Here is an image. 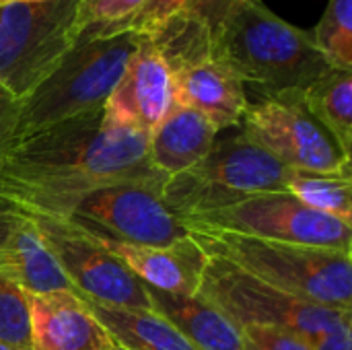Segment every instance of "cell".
Returning <instances> with one entry per match:
<instances>
[{
	"mask_svg": "<svg viewBox=\"0 0 352 350\" xmlns=\"http://www.w3.org/2000/svg\"><path fill=\"white\" fill-rule=\"evenodd\" d=\"M0 342L19 350H31L27 293L0 274Z\"/></svg>",
	"mask_w": 352,
	"mask_h": 350,
	"instance_id": "23",
	"label": "cell"
},
{
	"mask_svg": "<svg viewBox=\"0 0 352 350\" xmlns=\"http://www.w3.org/2000/svg\"><path fill=\"white\" fill-rule=\"evenodd\" d=\"M21 215V221L0 245V274L21 287L27 295L72 289L33 221L23 210Z\"/></svg>",
	"mask_w": 352,
	"mask_h": 350,
	"instance_id": "17",
	"label": "cell"
},
{
	"mask_svg": "<svg viewBox=\"0 0 352 350\" xmlns=\"http://www.w3.org/2000/svg\"><path fill=\"white\" fill-rule=\"evenodd\" d=\"M87 233L109 254H113L142 285L165 293H179V295L198 293L202 268H204V252L196 245L192 235L188 241L177 245L151 248V245L116 241L111 237L93 231Z\"/></svg>",
	"mask_w": 352,
	"mask_h": 350,
	"instance_id": "15",
	"label": "cell"
},
{
	"mask_svg": "<svg viewBox=\"0 0 352 350\" xmlns=\"http://www.w3.org/2000/svg\"><path fill=\"white\" fill-rule=\"evenodd\" d=\"M198 295L217 305L239 328L272 326L303 336L311 347L352 311L330 309L266 285L235 264L204 254Z\"/></svg>",
	"mask_w": 352,
	"mask_h": 350,
	"instance_id": "8",
	"label": "cell"
},
{
	"mask_svg": "<svg viewBox=\"0 0 352 350\" xmlns=\"http://www.w3.org/2000/svg\"><path fill=\"white\" fill-rule=\"evenodd\" d=\"M239 128L289 169L314 173L352 171V159L307 111L301 93L250 101Z\"/></svg>",
	"mask_w": 352,
	"mask_h": 350,
	"instance_id": "10",
	"label": "cell"
},
{
	"mask_svg": "<svg viewBox=\"0 0 352 350\" xmlns=\"http://www.w3.org/2000/svg\"><path fill=\"white\" fill-rule=\"evenodd\" d=\"M217 136L219 130L210 120L173 101L169 113L148 134V161L169 179L200 163L212 149Z\"/></svg>",
	"mask_w": 352,
	"mask_h": 350,
	"instance_id": "16",
	"label": "cell"
},
{
	"mask_svg": "<svg viewBox=\"0 0 352 350\" xmlns=\"http://www.w3.org/2000/svg\"><path fill=\"white\" fill-rule=\"evenodd\" d=\"M146 289L155 311L177 326L196 350H245L241 328L202 295Z\"/></svg>",
	"mask_w": 352,
	"mask_h": 350,
	"instance_id": "18",
	"label": "cell"
},
{
	"mask_svg": "<svg viewBox=\"0 0 352 350\" xmlns=\"http://www.w3.org/2000/svg\"><path fill=\"white\" fill-rule=\"evenodd\" d=\"M198 17L210 54L260 97L303 93L334 70L309 31L283 21L262 0H204Z\"/></svg>",
	"mask_w": 352,
	"mask_h": 350,
	"instance_id": "2",
	"label": "cell"
},
{
	"mask_svg": "<svg viewBox=\"0 0 352 350\" xmlns=\"http://www.w3.org/2000/svg\"><path fill=\"white\" fill-rule=\"evenodd\" d=\"M21 101L0 87V163L14 146V132L19 124Z\"/></svg>",
	"mask_w": 352,
	"mask_h": 350,
	"instance_id": "27",
	"label": "cell"
},
{
	"mask_svg": "<svg viewBox=\"0 0 352 350\" xmlns=\"http://www.w3.org/2000/svg\"><path fill=\"white\" fill-rule=\"evenodd\" d=\"M21 208L14 206L10 200H6L4 196H0V245L4 243V239L8 237V233L14 229V225L21 221Z\"/></svg>",
	"mask_w": 352,
	"mask_h": 350,
	"instance_id": "29",
	"label": "cell"
},
{
	"mask_svg": "<svg viewBox=\"0 0 352 350\" xmlns=\"http://www.w3.org/2000/svg\"><path fill=\"white\" fill-rule=\"evenodd\" d=\"M307 111L336 140L340 151H352V70H330L301 93Z\"/></svg>",
	"mask_w": 352,
	"mask_h": 350,
	"instance_id": "20",
	"label": "cell"
},
{
	"mask_svg": "<svg viewBox=\"0 0 352 350\" xmlns=\"http://www.w3.org/2000/svg\"><path fill=\"white\" fill-rule=\"evenodd\" d=\"M165 184L128 182L87 194L68 217L78 227L134 245L169 248L190 239L188 225L163 200Z\"/></svg>",
	"mask_w": 352,
	"mask_h": 350,
	"instance_id": "11",
	"label": "cell"
},
{
	"mask_svg": "<svg viewBox=\"0 0 352 350\" xmlns=\"http://www.w3.org/2000/svg\"><path fill=\"white\" fill-rule=\"evenodd\" d=\"M241 336L245 350H314L303 336L272 326H245Z\"/></svg>",
	"mask_w": 352,
	"mask_h": 350,
	"instance_id": "26",
	"label": "cell"
},
{
	"mask_svg": "<svg viewBox=\"0 0 352 350\" xmlns=\"http://www.w3.org/2000/svg\"><path fill=\"white\" fill-rule=\"evenodd\" d=\"M175 101L171 70L148 35H138V45L116 85L105 109L122 124L151 134Z\"/></svg>",
	"mask_w": 352,
	"mask_h": 350,
	"instance_id": "13",
	"label": "cell"
},
{
	"mask_svg": "<svg viewBox=\"0 0 352 350\" xmlns=\"http://www.w3.org/2000/svg\"><path fill=\"white\" fill-rule=\"evenodd\" d=\"M93 314L124 350H196L159 311L109 307L87 299Z\"/></svg>",
	"mask_w": 352,
	"mask_h": 350,
	"instance_id": "19",
	"label": "cell"
},
{
	"mask_svg": "<svg viewBox=\"0 0 352 350\" xmlns=\"http://www.w3.org/2000/svg\"><path fill=\"white\" fill-rule=\"evenodd\" d=\"M80 0L0 4V87L23 101L78 39Z\"/></svg>",
	"mask_w": 352,
	"mask_h": 350,
	"instance_id": "7",
	"label": "cell"
},
{
	"mask_svg": "<svg viewBox=\"0 0 352 350\" xmlns=\"http://www.w3.org/2000/svg\"><path fill=\"white\" fill-rule=\"evenodd\" d=\"M144 0H80L78 6V37L105 35Z\"/></svg>",
	"mask_w": 352,
	"mask_h": 350,
	"instance_id": "25",
	"label": "cell"
},
{
	"mask_svg": "<svg viewBox=\"0 0 352 350\" xmlns=\"http://www.w3.org/2000/svg\"><path fill=\"white\" fill-rule=\"evenodd\" d=\"M138 35H80L62 62L23 101L14 144L70 118L103 107L120 83Z\"/></svg>",
	"mask_w": 352,
	"mask_h": 350,
	"instance_id": "4",
	"label": "cell"
},
{
	"mask_svg": "<svg viewBox=\"0 0 352 350\" xmlns=\"http://www.w3.org/2000/svg\"><path fill=\"white\" fill-rule=\"evenodd\" d=\"M31 350H118L109 330L74 289L27 295Z\"/></svg>",
	"mask_w": 352,
	"mask_h": 350,
	"instance_id": "14",
	"label": "cell"
},
{
	"mask_svg": "<svg viewBox=\"0 0 352 350\" xmlns=\"http://www.w3.org/2000/svg\"><path fill=\"white\" fill-rule=\"evenodd\" d=\"M165 179L148 161V136L118 122L105 105L16 142L0 163V196L54 217H70L99 188Z\"/></svg>",
	"mask_w": 352,
	"mask_h": 350,
	"instance_id": "1",
	"label": "cell"
},
{
	"mask_svg": "<svg viewBox=\"0 0 352 350\" xmlns=\"http://www.w3.org/2000/svg\"><path fill=\"white\" fill-rule=\"evenodd\" d=\"M148 37L171 70L177 103L202 113L219 132L241 124L250 105L245 85L210 54L202 17L194 12L173 17Z\"/></svg>",
	"mask_w": 352,
	"mask_h": 350,
	"instance_id": "6",
	"label": "cell"
},
{
	"mask_svg": "<svg viewBox=\"0 0 352 350\" xmlns=\"http://www.w3.org/2000/svg\"><path fill=\"white\" fill-rule=\"evenodd\" d=\"M287 192L305 206L352 225V171L314 173L291 169Z\"/></svg>",
	"mask_w": 352,
	"mask_h": 350,
	"instance_id": "21",
	"label": "cell"
},
{
	"mask_svg": "<svg viewBox=\"0 0 352 350\" xmlns=\"http://www.w3.org/2000/svg\"><path fill=\"white\" fill-rule=\"evenodd\" d=\"M23 212L33 221L76 293L109 307L155 311L146 285H142L85 229L68 217Z\"/></svg>",
	"mask_w": 352,
	"mask_h": 350,
	"instance_id": "9",
	"label": "cell"
},
{
	"mask_svg": "<svg viewBox=\"0 0 352 350\" xmlns=\"http://www.w3.org/2000/svg\"><path fill=\"white\" fill-rule=\"evenodd\" d=\"M311 33L314 43L338 70H352V0H330Z\"/></svg>",
	"mask_w": 352,
	"mask_h": 350,
	"instance_id": "22",
	"label": "cell"
},
{
	"mask_svg": "<svg viewBox=\"0 0 352 350\" xmlns=\"http://www.w3.org/2000/svg\"><path fill=\"white\" fill-rule=\"evenodd\" d=\"M314 350H352V316L328 330L314 344Z\"/></svg>",
	"mask_w": 352,
	"mask_h": 350,
	"instance_id": "28",
	"label": "cell"
},
{
	"mask_svg": "<svg viewBox=\"0 0 352 350\" xmlns=\"http://www.w3.org/2000/svg\"><path fill=\"white\" fill-rule=\"evenodd\" d=\"M4 2H10V0H0V4H4Z\"/></svg>",
	"mask_w": 352,
	"mask_h": 350,
	"instance_id": "31",
	"label": "cell"
},
{
	"mask_svg": "<svg viewBox=\"0 0 352 350\" xmlns=\"http://www.w3.org/2000/svg\"><path fill=\"white\" fill-rule=\"evenodd\" d=\"M289 171L235 126L219 132L200 163L165 179L163 200L173 215L192 223L252 196L285 192Z\"/></svg>",
	"mask_w": 352,
	"mask_h": 350,
	"instance_id": "5",
	"label": "cell"
},
{
	"mask_svg": "<svg viewBox=\"0 0 352 350\" xmlns=\"http://www.w3.org/2000/svg\"><path fill=\"white\" fill-rule=\"evenodd\" d=\"M0 350H19V349H14V347H8V344L0 342Z\"/></svg>",
	"mask_w": 352,
	"mask_h": 350,
	"instance_id": "30",
	"label": "cell"
},
{
	"mask_svg": "<svg viewBox=\"0 0 352 350\" xmlns=\"http://www.w3.org/2000/svg\"><path fill=\"white\" fill-rule=\"evenodd\" d=\"M196 245L303 301L352 311V254L188 227Z\"/></svg>",
	"mask_w": 352,
	"mask_h": 350,
	"instance_id": "3",
	"label": "cell"
},
{
	"mask_svg": "<svg viewBox=\"0 0 352 350\" xmlns=\"http://www.w3.org/2000/svg\"><path fill=\"white\" fill-rule=\"evenodd\" d=\"M204 0H144L132 14H128L122 23H118L113 29H109L105 35L132 31L136 35H148L163 23H167L173 17L198 12Z\"/></svg>",
	"mask_w": 352,
	"mask_h": 350,
	"instance_id": "24",
	"label": "cell"
},
{
	"mask_svg": "<svg viewBox=\"0 0 352 350\" xmlns=\"http://www.w3.org/2000/svg\"><path fill=\"white\" fill-rule=\"evenodd\" d=\"M186 225L258 237L266 241L352 254V225L305 206L287 190L252 196L221 212Z\"/></svg>",
	"mask_w": 352,
	"mask_h": 350,
	"instance_id": "12",
	"label": "cell"
},
{
	"mask_svg": "<svg viewBox=\"0 0 352 350\" xmlns=\"http://www.w3.org/2000/svg\"><path fill=\"white\" fill-rule=\"evenodd\" d=\"M118 350H124V349H122V347H120V349H118Z\"/></svg>",
	"mask_w": 352,
	"mask_h": 350,
	"instance_id": "32",
	"label": "cell"
}]
</instances>
